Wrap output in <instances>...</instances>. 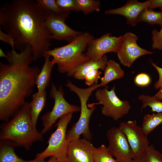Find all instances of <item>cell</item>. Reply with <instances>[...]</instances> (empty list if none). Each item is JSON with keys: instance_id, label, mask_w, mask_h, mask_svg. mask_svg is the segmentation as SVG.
<instances>
[{"instance_id": "obj_1", "label": "cell", "mask_w": 162, "mask_h": 162, "mask_svg": "<svg viewBox=\"0 0 162 162\" xmlns=\"http://www.w3.org/2000/svg\"><path fill=\"white\" fill-rule=\"evenodd\" d=\"M46 16L36 1L14 0L0 9V25L13 39L15 48L30 46L34 61L50 50L51 34L45 24Z\"/></svg>"}, {"instance_id": "obj_2", "label": "cell", "mask_w": 162, "mask_h": 162, "mask_svg": "<svg viewBox=\"0 0 162 162\" xmlns=\"http://www.w3.org/2000/svg\"><path fill=\"white\" fill-rule=\"evenodd\" d=\"M12 49L8 63L0 62V119L7 122L25 104L40 71L31 65L34 60L30 46L19 53Z\"/></svg>"}, {"instance_id": "obj_3", "label": "cell", "mask_w": 162, "mask_h": 162, "mask_svg": "<svg viewBox=\"0 0 162 162\" xmlns=\"http://www.w3.org/2000/svg\"><path fill=\"white\" fill-rule=\"evenodd\" d=\"M0 139L15 147L27 150L34 143L42 140L43 134L37 130L32 120L29 102H26L12 118L3 126Z\"/></svg>"}, {"instance_id": "obj_4", "label": "cell", "mask_w": 162, "mask_h": 162, "mask_svg": "<svg viewBox=\"0 0 162 162\" xmlns=\"http://www.w3.org/2000/svg\"><path fill=\"white\" fill-rule=\"evenodd\" d=\"M93 39L89 33L82 32L67 45L50 50L45 53L52 57L51 60L57 64L59 72L73 76L81 65L90 59L83 52Z\"/></svg>"}, {"instance_id": "obj_5", "label": "cell", "mask_w": 162, "mask_h": 162, "mask_svg": "<svg viewBox=\"0 0 162 162\" xmlns=\"http://www.w3.org/2000/svg\"><path fill=\"white\" fill-rule=\"evenodd\" d=\"M70 90L76 94L80 104V113L77 122L67 133L68 143L80 138L82 135L83 138L90 141L92 134L89 129V123L91 116L96 109L95 106H89L87 102L92 92L100 87L99 84L95 83L86 88H80L70 81L65 84Z\"/></svg>"}, {"instance_id": "obj_6", "label": "cell", "mask_w": 162, "mask_h": 162, "mask_svg": "<svg viewBox=\"0 0 162 162\" xmlns=\"http://www.w3.org/2000/svg\"><path fill=\"white\" fill-rule=\"evenodd\" d=\"M73 113L67 114L59 119L56 125V130L49 138L47 147L42 152L36 154L35 160H44L53 156L58 162H67L69 143L67 138V129Z\"/></svg>"}, {"instance_id": "obj_7", "label": "cell", "mask_w": 162, "mask_h": 162, "mask_svg": "<svg viewBox=\"0 0 162 162\" xmlns=\"http://www.w3.org/2000/svg\"><path fill=\"white\" fill-rule=\"evenodd\" d=\"M114 86L110 90L107 86L97 90L95 93L98 103L88 104L89 106L102 104V114L117 121L127 114L131 108L129 103L126 100H120L116 95Z\"/></svg>"}, {"instance_id": "obj_8", "label": "cell", "mask_w": 162, "mask_h": 162, "mask_svg": "<svg viewBox=\"0 0 162 162\" xmlns=\"http://www.w3.org/2000/svg\"><path fill=\"white\" fill-rule=\"evenodd\" d=\"M54 101L52 110L45 114L41 117L43 128L41 133L44 134L48 132L59 118L70 113L80 111V107L69 104L64 97V92L62 86L58 88L52 83L50 93Z\"/></svg>"}, {"instance_id": "obj_9", "label": "cell", "mask_w": 162, "mask_h": 162, "mask_svg": "<svg viewBox=\"0 0 162 162\" xmlns=\"http://www.w3.org/2000/svg\"><path fill=\"white\" fill-rule=\"evenodd\" d=\"M119 128L125 135L134 155V159L141 157L150 145L146 135L141 126L135 120L121 122Z\"/></svg>"}, {"instance_id": "obj_10", "label": "cell", "mask_w": 162, "mask_h": 162, "mask_svg": "<svg viewBox=\"0 0 162 162\" xmlns=\"http://www.w3.org/2000/svg\"><path fill=\"white\" fill-rule=\"evenodd\" d=\"M138 40L137 36L131 32H127L122 36V43L117 53L123 65L130 67L139 58L154 53L139 46L137 42Z\"/></svg>"}, {"instance_id": "obj_11", "label": "cell", "mask_w": 162, "mask_h": 162, "mask_svg": "<svg viewBox=\"0 0 162 162\" xmlns=\"http://www.w3.org/2000/svg\"><path fill=\"white\" fill-rule=\"evenodd\" d=\"M106 33L100 37L93 39L88 43L86 53L90 60L97 61L109 52L117 53L121 45L122 36L118 37L110 36Z\"/></svg>"}, {"instance_id": "obj_12", "label": "cell", "mask_w": 162, "mask_h": 162, "mask_svg": "<svg viewBox=\"0 0 162 162\" xmlns=\"http://www.w3.org/2000/svg\"><path fill=\"white\" fill-rule=\"evenodd\" d=\"M108 142V148L116 160L134 159L132 152L127 138L119 127H113L106 133Z\"/></svg>"}, {"instance_id": "obj_13", "label": "cell", "mask_w": 162, "mask_h": 162, "mask_svg": "<svg viewBox=\"0 0 162 162\" xmlns=\"http://www.w3.org/2000/svg\"><path fill=\"white\" fill-rule=\"evenodd\" d=\"M95 147L90 141L79 138L69 143L67 162H94Z\"/></svg>"}, {"instance_id": "obj_14", "label": "cell", "mask_w": 162, "mask_h": 162, "mask_svg": "<svg viewBox=\"0 0 162 162\" xmlns=\"http://www.w3.org/2000/svg\"><path fill=\"white\" fill-rule=\"evenodd\" d=\"M150 0L143 2L137 0H129L124 5L116 8L106 10V14L119 15L125 17L127 23L132 26H136L138 23V18L140 13L146 9H149Z\"/></svg>"}, {"instance_id": "obj_15", "label": "cell", "mask_w": 162, "mask_h": 162, "mask_svg": "<svg viewBox=\"0 0 162 162\" xmlns=\"http://www.w3.org/2000/svg\"><path fill=\"white\" fill-rule=\"evenodd\" d=\"M63 20L46 16V25L51 34V39L70 42L82 32L73 29Z\"/></svg>"}, {"instance_id": "obj_16", "label": "cell", "mask_w": 162, "mask_h": 162, "mask_svg": "<svg viewBox=\"0 0 162 162\" xmlns=\"http://www.w3.org/2000/svg\"><path fill=\"white\" fill-rule=\"evenodd\" d=\"M44 62L35 82L38 92L45 91L50 81L52 70L55 65L50 59V56L45 53L44 56Z\"/></svg>"}, {"instance_id": "obj_17", "label": "cell", "mask_w": 162, "mask_h": 162, "mask_svg": "<svg viewBox=\"0 0 162 162\" xmlns=\"http://www.w3.org/2000/svg\"><path fill=\"white\" fill-rule=\"evenodd\" d=\"M39 7L46 16L59 18L65 20L70 11L63 10L58 6L55 0H36Z\"/></svg>"}, {"instance_id": "obj_18", "label": "cell", "mask_w": 162, "mask_h": 162, "mask_svg": "<svg viewBox=\"0 0 162 162\" xmlns=\"http://www.w3.org/2000/svg\"><path fill=\"white\" fill-rule=\"evenodd\" d=\"M124 74V71L118 63L112 60L108 61L104 70V75L100 79V87L106 86L110 82L123 78Z\"/></svg>"}, {"instance_id": "obj_19", "label": "cell", "mask_w": 162, "mask_h": 162, "mask_svg": "<svg viewBox=\"0 0 162 162\" xmlns=\"http://www.w3.org/2000/svg\"><path fill=\"white\" fill-rule=\"evenodd\" d=\"M46 99L45 91H37L33 95L32 100L29 103L31 119L36 126L39 115L45 106Z\"/></svg>"}, {"instance_id": "obj_20", "label": "cell", "mask_w": 162, "mask_h": 162, "mask_svg": "<svg viewBox=\"0 0 162 162\" xmlns=\"http://www.w3.org/2000/svg\"><path fill=\"white\" fill-rule=\"evenodd\" d=\"M107 61V57L106 55L98 61L89 59L78 68L73 76L76 79L82 80H84L85 74L88 71L94 69L104 70Z\"/></svg>"}, {"instance_id": "obj_21", "label": "cell", "mask_w": 162, "mask_h": 162, "mask_svg": "<svg viewBox=\"0 0 162 162\" xmlns=\"http://www.w3.org/2000/svg\"><path fill=\"white\" fill-rule=\"evenodd\" d=\"M15 146L11 143L2 141L0 143V162H37L38 160H27L19 158L15 153Z\"/></svg>"}, {"instance_id": "obj_22", "label": "cell", "mask_w": 162, "mask_h": 162, "mask_svg": "<svg viewBox=\"0 0 162 162\" xmlns=\"http://www.w3.org/2000/svg\"><path fill=\"white\" fill-rule=\"evenodd\" d=\"M162 123V112L146 114L143 117L141 127L145 134L147 136Z\"/></svg>"}, {"instance_id": "obj_23", "label": "cell", "mask_w": 162, "mask_h": 162, "mask_svg": "<svg viewBox=\"0 0 162 162\" xmlns=\"http://www.w3.org/2000/svg\"><path fill=\"white\" fill-rule=\"evenodd\" d=\"M144 22L152 25L157 24L162 26V11H156L153 9L147 8L140 14L138 22Z\"/></svg>"}, {"instance_id": "obj_24", "label": "cell", "mask_w": 162, "mask_h": 162, "mask_svg": "<svg viewBox=\"0 0 162 162\" xmlns=\"http://www.w3.org/2000/svg\"><path fill=\"white\" fill-rule=\"evenodd\" d=\"M75 11H82L85 15L100 10V2L99 0H75Z\"/></svg>"}, {"instance_id": "obj_25", "label": "cell", "mask_w": 162, "mask_h": 162, "mask_svg": "<svg viewBox=\"0 0 162 162\" xmlns=\"http://www.w3.org/2000/svg\"><path fill=\"white\" fill-rule=\"evenodd\" d=\"M139 99L142 102L141 110L148 106L151 111L157 113L162 112V101L153 96L142 94L138 97Z\"/></svg>"}, {"instance_id": "obj_26", "label": "cell", "mask_w": 162, "mask_h": 162, "mask_svg": "<svg viewBox=\"0 0 162 162\" xmlns=\"http://www.w3.org/2000/svg\"><path fill=\"white\" fill-rule=\"evenodd\" d=\"M104 145L94 148L93 153L94 162H117Z\"/></svg>"}, {"instance_id": "obj_27", "label": "cell", "mask_w": 162, "mask_h": 162, "mask_svg": "<svg viewBox=\"0 0 162 162\" xmlns=\"http://www.w3.org/2000/svg\"><path fill=\"white\" fill-rule=\"evenodd\" d=\"M134 162H162V154L152 145H150L144 154L140 158L133 159Z\"/></svg>"}, {"instance_id": "obj_28", "label": "cell", "mask_w": 162, "mask_h": 162, "mask_svg": "<svg viewBox=\"0 0 162 162\" xmlns=\"http://www.w3.org/2000/svg\"><path fill=\"white\" fill-rule=\"evenodd\" d=\"M101 72L98 69L93 70L87 72L84 78L86 85L90 86L94 84L98 83V80L101 78Z\"/></svg>"}, {"instance_id": "obj_29", "label": "cell", "mask_w": 162, "mask_h": 162, "mask_svg": "<svg viewBox=\"0 0 162 162\" xmlns=\"http://www.w3.org/2000/svg\"><path fill=\"white\" fill-rule=\"evenodd\" d=\"M162 11V8H160ZM152 49L154 50H162V26L159 31L153 30L152 32Z\"/></svg>"}, {"instance_id": "obj_30", "label": "cell", "mask_w": 162, "mask_h": 162, "mask_svg": "<svg viewBox=\"0 0 162 162\" xmlns=\"http://www.w3.org/2000/svg\"><path fill=\"white\" fill-rule=\"evenodd\" d=\"M134 82L138 86L141 87H146L151 83V79L148 74L142 73L136 76L134 79Z\"/></svg>"}, {"instance_id": "obj_31", "label": "cell", "mask_w": 162, "mask_h": 162, "mask_svg": "<svg viewBox=\"0 0 162 162\" xmlns=\"http://www.w3.org/2000/svg\"><path fill=\"white\" fill-rule=\"evenodd\" d=\"M56 2L59 7L63 10L75 11V0H56Z\"/></svg>"}, {"instance_id": "obj_32", "label": "cell", "mask_w": 162, "mask_h": 162, "mask_svg": "<svg viewBox=\"0 0 162 162\" xmlns=\"http://www.w3.org/2000/svg\"><path fill=\"white\" fill-rule=\"evenodd\" d=\"M152 66L157 71L158 75V80L154 83V86L155 89L162 88V68L160 67L152 62H150Z\"/></svg>"}, {"instance_id": "obj_33", "label": "cell", "mask_w": 162, "mask_h": 162, "mask_svg": "<svg viewBox=\"0 0 162 162\" xmlns=\"http://www.w3.org/2000/svg\"><path fill=\"white\" fill-rule=\"evenodd\" d=\"M0 39L2 41L10 45L12 48H14V43L13 39L5 32L0 30Z\"/></svg>"}, {"instance_id": "obj_34", "label": "cell", "mask_w": 162, "mask_h": 162, "mask_svg": "<svg viewBox=\"0 0 162 162\" xmlns=\"http://www.w3.org/2000/svg\"><path fill=\"white\" fill-rule=\"evenodd\" d=\"M150 9H153L157 8H162V0H150Z\"/></svg>"}, {"instance_id": "obj_35", "label": "cell", "mask_w": 162, "mask_h": 162, "mask_svg": "<svg viewBox=\"0 0 162 162\" xmlns=\"http://www.w3.org/2000/svg\"><path fill=\"white\" fill-rule=\"evenodd\" d=\"M153 97L158 100H162V88L160 89L158 92Z\"/></svg>"}, {"instance_id": "obj_36", "label": "cell", "mask_w": 162, "mask_h": 162, "mask_svg": "<svg viewBox=\"0 0 162 162\" xmlns=\"http://www.w3.org/2000/svg\"><path fill=\"white\" fill-rule=\"evenodd\" d=\"M116 160L117 162H134V159L131 158H124Z\"/></svg>"}, {"instance_id": "obj_37", "label": "cell", "mask_w": 162, "mask_h": 162, "mask_svg": "<svg viewBox=\"0 0 162 162\" xmlns=\"http://www.w3.org/2000/svg\"><path fill=\"white\" fill-rule=\"evenodd\" d=\"M57 159L54 157H51L46 162H58Z\"/></svg>"}, {"instance_id": "obj_38", "label": "cell", "mask_w": 162, "mask_h": 162, "mask_svg": "<svg viewBox=\"0 0 162 162\" xmlns=\"http://www.w3.org/2000/svg\"><path fill=\"white\" fill-rule=\"evenodd\" d=\"M0 56L1 57H4L6 58L7 57V54H6L3 52L2 49L0 48Z\"/></svg>"}, {"instance_id": "obj_39", "label": "cell", "mask_w": 162, "mask_h": 162, "mask_svg": "<svg viewBox=\"0 0 162 162\" xmlns=\"http://www.w3.org/2000/svg\"><path fill=\"white\" fill-rule=\"evenodd\" d=\"M46 161H45L44 160H38L37 162H46Z\"/></svg>"}, {"instance_id": "obj_40", "label": "cell", "mask_w": 162, "mask_h": 162, "mask_svg": "<svg viewBox=\"0 0 162 162\" xmlns=\"http://www.w3.org/2000/svg\"></svg>"}, {"instance_id": "obj_41", "label": "cell", "mask_w": 162, "mask_h": 162, "mask_svg": "<svg viewBox=\"0 0 162 162\" xmlns=\"http://www.w3.org/2000/svg\"></svg>"}]
</instances>
